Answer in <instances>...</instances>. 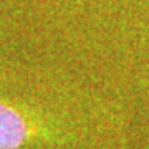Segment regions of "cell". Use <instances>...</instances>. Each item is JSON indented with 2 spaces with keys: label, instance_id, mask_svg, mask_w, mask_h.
I'll return each instance as SVG.
<instances>
[{
  "label": "cell",
  "instance_id": "obj_1",
  "mask_svg": "<svg viewBox=\"0 0 149 149\" xmlns=\"http://www.w3.org/2000/svg\"><path fill=\"white\" fill-rule=\"evenodd\" d=\"M28 134L27 123L17 109L0 103V149H18Z\"/></svg>",
  "mask_w": 149,
  "mask_h": 149
}]
</instances>
